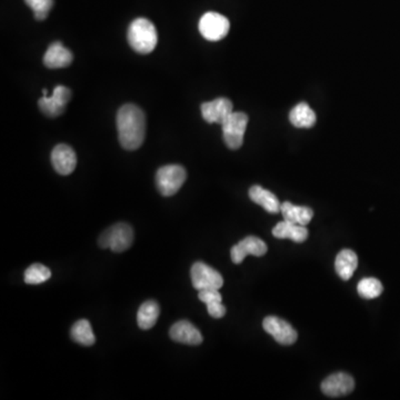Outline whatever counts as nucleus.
<instances>
[{"instance_id":"obj_23","label":"nucleus","mask_w":400,"mask_h":400,"mask_svg":"<svg viewBox=\"0 0 400 400\" xmlns=\"http://www.w3.org/2000/svg\"><path fill=\"white\" fill-rule=\"evenodd\" d=\"M52 277V271L50 268L41 264H34L30 267L27 268L25 271V282L28 285H39L47 282Z\"/></svg>"},{"instance_id":"obj_22","label":"nucleus","mask_w":400,"mask_h":400,"mask_svg":"<svg viewBox=\"0 0 400 400\" xmlns=\"http://www.w3.org/2000/svg\"><path fill=\"white\" fill-rule=\"evenodd\" d=\"M70 335H72L74 341L83 346H87V347L94 345L96 341L92 325L86 319L78 320L77 323L74 324Z\"/></svg>"},{"instance_id":"obj_7","label":"nucleus","mask_w":400,"mask_h":400,"mask_svg":"<svg viewBox=\"0 0 400 400\" xmlns=\"http://www.w3.org/2000/svg\"><path fill=\"white\" fill-rule=\"evenodd\" d=\"M70 99H72V92L70 88L59 85L55 87L52 96H43L38 101V105L43 115L50 118H56L65 113Z\"/></svg>"},{"instance_id":"obj_13","label":"nucleus","mask_w":400,"mask_h":400,"mask_svg":"<svg viewBox=\"0 0 400 400\" xmlns=\"http://www.w3.org/2000/svg\"><path fill=\"white\" fill-rule=\"evenodd\" d=\"M52 164L59 175H70L77 166V156L68 145L59 144L52 149Z\"/></svg>"},{"instance_id":"obj_1","label":"nucleus","mask_w":400,"mask_h":400,"mask_svg":"<svg viewBox=\"0 0 400 400\" xmlns=\"http://www.w3.org/2000/svg\"><path fill=\"white\" fill-rule=\"evenodd\" d=\"M119 143L127 150L140 147L146 136V117L139 107L127 104L117 114Z\"/></svg>"},{"instance_id":"obj_10","label":"nucleus","mask_w":400,"mask_h":400,"mask_svg":"<svg viewBox=\"0 0 400 400\" xmlns=\"http://www.w3.org/2000/svg\"><path fill=\"white\" fill-rule=\"evenodd\" d=\"M265 242L256 236H248L231 248V256L233 264H240L248 255L260 257L267 253Z\"/></svg>"},{"instance_id":"obj_2","label":"nucleus","mask_w":400,"mask_h":400,"mask_svg":"<svg viewBox=\"0 0 400 400\" xmlns=\"http://www.w3.org/2000/svg\"><path fill=\"white\" fill-rule=\"evenodd\" d=\"M127 38L130 47L141 55L150 54L158 43L157 29L147 18H137L130 23Z\"/></svg>"},{"instance_id":"obj_25","label":"nucleus","mask_w":400,"mask_h":400,"mask_svg":"<svg viewBox=\"0 0 400 400\" xmlns=\"http://www.w3.org/2000/svg\"><path fill=\"white\" fill-rule=\"evenodd\" d=\"M25 3L32 8L37 21H45L54 5V0H25Z\"/></svg>"},{"instance_id":"obj_3","label":"nucleus","mask_w":400,"mask_h":400,"mask_svg":"<svg viewBox=\"0 0 400 400\" xmlns=\"http://www.w3.org/2000/svg\"><path fill=\"white\" fill-rule=\"evenodd\" d=\"M187 178V173L182 166L167 165L159 168L156 173V185L162 196H173L182 187Z\"/></svg>"},{"instance_id":"obj_8","label":"nucleus","mask_w":400,"mask_h":400,"mask_svg":"<svg viewBox=\"0 0 400 400\" xmlns=\"http://www.w3.org/2000/svg\"><path fill=\"white\" fill-rule=\"evenodd\" d=\"M191 282L197 291L202 289H220L224 285V278L218 271L204 262H198L193 264L190 271Z\"/></svg>"},{"instance_id":"obj_5","label":"nucleus","mask_w":400,"mask_h":400,"mask_svg":"<svg viewBox=\"0 0 400 400\" xmlns=\"http://www.w3.org/2000/svg\"><path fill=\"white\" fill-rule=\"evenodd\" d=\"M247 125L248 116L240 112H233L222 123V135L228 148L236 150L242 147Z\"/></svg>"},{"instance_id":"obj_26","label":"nucleus","mask_w":400,"mask_h":400,"mask_svg":"<svg viewBox=\"0 0 400 400\" xmlns=\"http://www.w3.org/2000/svg\"><path fill=\"white\" fill-rule=\"evenodd\" d=\"M198 298L202 302H204L207 305V307L208 306L220 304L222 302V294L219 293V289H213V288L199 291Z\"/></svg>"},{"instance_id":"obj_11","label":"nucleus","mask_w":400,"mask_h":400,"mask_svg":"<svg viewBox=\"0 0 400 400\" xmlns=\"http://www.w3.org/2000/svg\"><path fill=\"white\" fill-rule=\"evenodd\" d=\"M233 103L228 98H217L202 105V115L209 124H220L233 113Z\"/></svg>"},{"instance_id":"obj_15","label":"nucleus","mask_w":400,"mask_h":400,"mask_svg":"<svg viewBox=\"0 0 400 400\" xmlns=\"http://www.w3.org/2000/svg\"><path fill=\"white\" fill-rule=\"evenodd\" d=\"M74 56L68 48L63 46L61 41L52 43L43 56V63L47 68L58 70L70 66Z\"/></svg>"},{"instance_id":"obj_21","label":"nucleus","mask_w":400,"mask_h":400,"mask_svg":"<svg viewBox=\"0 0 400 400\" xmlns=\"http://www.w3.org/2000/svg\"><path fill=\"white\" fill-rule=\"evenodd\" d=\"M159 313H160V309L157 302L154 300L144 302L137 313V323L139 327L143 330L153 328L158 320Z\"/></svg>"},{"instance_id":"obj_12","label":"nucleus","mask_w":400,"mask_h":400,"mask_svg":"<svg viewBox=\"0 0 400 400\" xmlns=\"http://www.w3.org/2000/svg\"><path fill=\"white\" fill-rule=\"evenodd\" d=\"M355 388L354 378L346 372H336L326 378L322 390L329 397H339L350 394Z\"/></svg>"},{"instance_id":"obj_9","label":"nucleus","mask_w":400,"mask_h":400,"mask_svg":"<svg viewBox=\"0 0 400 400\" xmlns=\"http://www.w3.org/2000/svg\"><path fill=\"white\" fill-rule=\"evenodd\" d=\"M262 327L280 345L289 346L296 343L297 331L291 324L280 317L268 316L262 322Z\"/></svg>"},{"instance_id":"obj_16","label":"nucleus","mask_w":400,"mask_h":400,"mask_svg":"<svg viewBox=\"0 0 400 400\" xmlns=\"http://www.w3.org/2000/svg\"><path fill=\"white\" fill-rule=\"evenodd\" d=\"M284 219L297 225L307 226L314 217V211L305 206H296L289 202H282L280 208Z\"/></svg>"},{"instance_id":"obj_20","label":"nucleus","mask_w":400,"mask_h":400,"mask_svg":"<svg viewBox=\"0 0 400 400\" xmlns=\"http://www.w3.org/2000/svg\"><path fill=\"white\" fill-rule=\"evenodd\" d=\"M289 120L296 128H311L316 124L317 117L308 104L299 103L291 110Z\"/></svg>"},{"instance_id":"obj_27","label":"nucleus","mask_w":400,"mask_h":400,"mask_svg":"<svg viewBox=\"0 0 400 400\" xmlns=\"http://www.w3.org/2000/svg\"><path fill=\"white\" fill-rule=\"evenodd\" d=\"M207 311L213 318H222L226 314L225 306L222 305V302L216 305L208 306Z\"/></svg>"},{"instance_id":"obj_17","label":"nucleus","mask_w":400,"mask_h":400,"mask_svg":"<svg viewBox=\"0 0 400 400\" xmlns=\"http://www.w3.org/2000/svg\"><path fill=\"white\" fill-rule=\"evenodd\" d=\"M249 198L255 204L262 206L266 211L271 213H280L282 204L277 198L276 195L269 190L262 188V186H253L249 189Z\"/></svg>"},{"instance_id":"obj_19","label":"nucleus","mask_w":400,"mask_h":400,"mask_svg":"<svg viewBox=\"0 0 400 400\" xmlns=\"http://www.w3.org/2000/svg\"><path fill=\"white\" fill-rule=\"evenodd\" d=\"M358 267V257L355 251L344 249L340 251L335 262V268L338 276L344 280H350Z\"/></svg>"},{"instance_id":"obj_4","label":"nucleus","mask_w":400,"mask_h":400,"mask_svg":"<svg viewBox=\"0 0 400 400\" xmlns=\"http://www.w3.org/2000/svg\"><path fill=\"white\" fill-rule=\"evenodd\" d=\"M134 231L129 225L120 222L101 233L98 244L101 248H109L115 253H123L133 245Z\"/></svg>"},{"instance_id":"obj_6","label":"nucleus","mask_w":400,"mask_h":400,"mask_svg":"<svg viewBox=\"0 0 400 400\" xmlns=\"http://www.w3.org/2000/svg\"><path fill=\"white\" fill-rule=\"evenodd\" d=\"M229 29L231 23L228 18L218 12H206L199 21V32L209 41H222L228 35Z\"/></svg>"},{"instance_id":"obj_24","label":"nucleus","mask_w":400,"mask_h":400,"mask_svg":"<svg viewBox=\"0 0 400 400\" xmlns=\"http://www.w3.org/2000/svg\"><path fill=\"white\" fill-rule=\"evenodd\" d=\"M358 294L365 299H374L383 294V284L376 278H364L358 282Z\"/></svg>"},{"instance_id":"obj_18","label":"nucleus","mask_w":400,"mask_h":400,"mask_svg":"<svg viewBox=\"0 0 400 400\" xmlns=\"http://www.w3.org/2000/svg\"><path fill=\"white\" fill-rule=\"evenodd\" d=\"M308 231L306 226L297 225L293 222H278L276 227L273 229V235L276 238L291 239L294 242H304L308 238Z\"/></svg>"},{"instance_id":"obj_14","label":"nucleus","mask_w":400,"mask_h":400,"mask_svg":"<svg viewBox=\"0 0 400 400\" xmlns=\"http://www.w3.org/2000/svg\"><path fill=\"white\" fill-rule=\"evenodd\" d=\"M170 338L177 343L197 346L202 343V333L187 320L173 324L169 331Z\"/></svg>"}]
</instances>
